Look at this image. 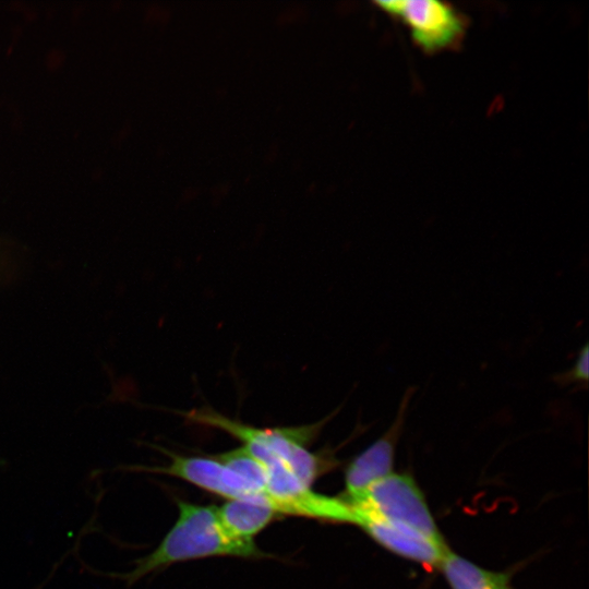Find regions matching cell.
Wrapping results in <instances>:
<instances>
[{
  "label": "cell",
  "instance_id": "3",
  "mask_svg": "<svg viewBox=\"0 0 589 589\" xmlns=\"http://www.w3.org/2000/svg\"><path fill=\"white\" fill-rule=\"evenodd\" d=\"M340 497L354 512L442 538L423 493L409 474L393 472L356 497Z\"/></svg>",
  "mask_w": 589,
  "mask_h": 589
},
{
  "label": "cell",
  "instance_id": "5",
  "mask_svg": "<svg viewBox=\"0 0 589 589\" xmlns=\"http://www.w3.org/2000/svg\"><path fill=\"white\" fill-rule=\"evenodd\" d=\"M414 394V386L407 387L389 428L347 465L344 496L356 497L373 483L393 473L397 442L404 430L409 406Z\"/></svg>",
  "mask_w": 589,
  "mask_h": 589
},
{
  "label": "cell",
  "instance_id": "11",
  "mask_svg": "<svg viewBox=\"0 0 589 589\" xmlns=\"http://www.w3.org/2000/svg\"><path fill=\"white\" fill-rule=\"evenodd\" d=\"M589 378V346L587 342L580 348L573 365L563 372L553 375V382L561 386L572 385L587 387Z\"/></svg>",
  "mask_w": 589,
  "mask_h": 589
},
{
  "label": "cell",
  "instance_id": "2",
  "mask_svg": "<svg viewBox=\"0 0 589 589\" xmlns=\"http://www.w3.org/2000/svg\"><path fill=\"white\" fill-rule=\"evenodd\" d=\"M338 410L311 424L280 428H256L226 417L211 407L178 411V414L190 423L215 428L238 438L265 468L283 462L292 472L308 455L306 446Z\"/></svg>",
  "mask_w": 589,
  "mask_h": 589
},
{
  "label": "cell",
  "instance_id": "10",
  "mask_svg": "<svg viewBox=\"0 0 589 589\" xmlns=\"http://www.w3.org/2000/svg\"><path fill=\"white\" fill-rule=\"evenodd\" d=\"M211 456L235 471L257 492L266 494L267 471L245 447Z\"/></svg>",
  "mask_w": 589,
  "mask_h": 589
},
{
  "label": "cell",
  "instance_id": "6",
  "mask_svg": "<svg viewBox=\"0 0 589 589\" xmlns=\"http://www.w3.org/2000/svg\"><path fill=\"white\" fill-rule=\"evenodd\" d=\"M156 448L169 458L170 464L164 467H136V469L177 477L229 500L266 495L257 492L249 482L212 456H182L164 447Z\"/></svg>",
  "mask_w": 589,
  "mask_h": 589
},
{
  "label": "cell",
  "instance_id": "8",
  "mask_svg": "<svg viewBox=\"0 0 589 589\" xmlns=\"http://www.w3.org/2000/svg\"><path fill=\"white\" fill-rule=\"evenodd\" d=\"M217 513L225 531L241 541H253V537L279 514L277 506L267 495L229 500L217 508Z\"/></svg>",
  "mask_w": 589,
  "mask_h": 589
},
{
  "label": "cell",
  "instance_id": "7",
  "mask_svg": "<svg viewBox=\"0 0 589 589\" xmlns=\"http://www.w3.org/2000/svg\"><path fill=\"white\" fill-rule=\"evenodd\" d=\"M351 510L354 517L353 525L362 528L381 546L398 556L425 566L438 567L448 552L442 538H434L405 525Z\"/></svg>",
  "mask_w": 589,
  "mask_h": 589
},
{
  "label": "cell",
  "instance_id": "4",
  "mask_svg": "<svg viewBox=\"0 0 589 589\" xmlns=\"http://www.w3.org/2000/svg\"><path fill=\"white\" fill-rule=\"evenodd\" d=\"M377 8L405 24L413 43L424 52L453 49L461 43L466 17L452 4L438 0L376 1Z\"/></svg>",
  "mask_w": 589,
  "mask_h": 589
},
{
  "label": "cell",
  "instance_id": "9",
  "mask_svg": "<svg viewBox=\"0 0 589 589\" xmlns=\"http://www.w3.org/2000/svg\"><path fill=\"white\" fill-rule=\"evenodd\" d=\"M438 567L450 589H512L508 575L482 568L450 551Z\"/></svg>",
  "mask_w": 589,
  "mask_h": 589
},
{
  "label": "cell",
  "instance_id": "1",
  "mask_svg": "<svg viewBox=\"0 0 589 589\" xmlns=\"http://www.w3.org/2000/svg\"><path fill=\"white\" fill-rule=\"evenodd\" d=\"M179 517L159 545L135 562L122 578L132 585L149 573L177 562L217 555L264 557L253 541L231 538L218 518L217 507L177 501Z\"/></svg>",
  "mask_w": 589,
  "mask_h": 589
}]
</instances>
